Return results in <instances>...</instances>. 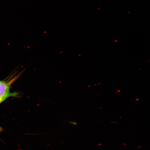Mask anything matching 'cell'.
Here are the masks:
<instances>
[{
	"label": "cell",
	"mask_w": 150,
	"mask_h": 150,
	"mask_svg": "<svg viewBox=\"0 0 150 150\" xmlns=\"http://www.w3.org/2000/svg\"><path fill=\"white\" fill-rule=\"evenodd\" d=\"M22 73L16 75H12L8 79L0 81V100L4 101L7 98L11 97H16L18 93L16 92L11 93L10 91L12 84L19 78Z\"/></svg>",
	"instance_id": "obj_1"
},
{
	"label": "cell",
	"mask_w": 150,
	"mask_h": 150,
	"mask_svg": "<svg viewBox=\"0 0 150 150\" xmlns=\"http://www.w3.org/2000/svg\"><path fill=\"white\" fill-rule=\"evenodd\" d=\"M3 101L0 100V104H1L2 103H3Z\"/></svg>",
	"instance_id": "obj_2"
},
{
	"label": "cell",
	"mask_w": 150,
	"mask_h": 150,
	"mask_svg": "<svg viewBox=\"0 0 150 150\" xmlns=\"http://www.w3.org/2000/svg\"><path fill=\"white\" fill-rule=\"evenodd\" d=\"M1 127H0V131H1Z\"/></svg>",
	"instance_id": "obj_3"
}]
</instances>
